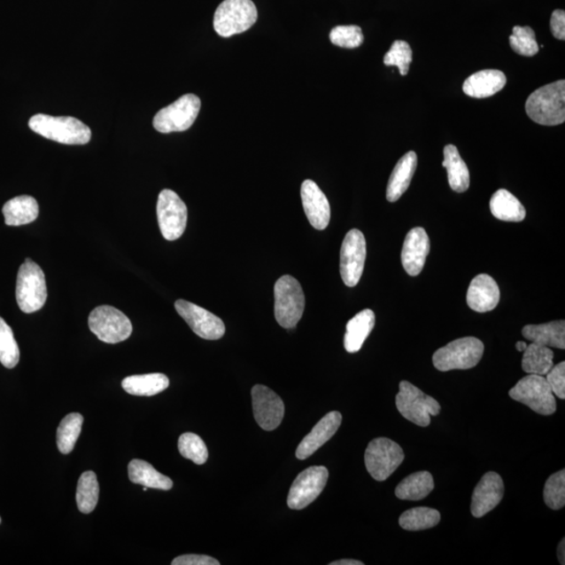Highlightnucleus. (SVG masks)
Segmentation results:
<instances>
[{"mask_svg":"<svg viewBox=\"0 0 565 565\" xmlns=\"http://www.w3.org/2000/svg\"><path fill=\"white\" fill-rule=\"evenodd\" d=\"M526 112L535 123L557 126L565 120V81L547 84L528 97Z\"/></svg>","mask_w":565,"mask_h":565,"instance_id":"obj_1","label":"nucleus"},{"mask_svg":"<svg viewBox=\"0 0 565 565\" xmlns=\"http://www.w3.org/2000/svg\"><path fill=\"white\" fill-rule=\"evenodd\" d=\"M28 126L37 135L66 145H85L91 138L89 127L72 117L39 113L28 120Z\"/></svg>","mask_w":565,"mask_h":565,"instance_id":"obj_2","label":"nucleus"},{"mask_svg":"<svg viewBox=\"0 0 565 565\" xmlns=\"http://www.w3.org/2000/svg\"><path fill=\"white\" fill-rule=\"evenodd\" d=\"M484 350L485 347L478 338H459L437 350L432 357V362L437 370L441 372L469 370L481 361Z\"/></svg>","mask_w":565,"mask_h":565,"instance_id":"obj_3","label":"nucleus"},{"mask_svg":"<svg viewBox=\"0 0 565 565\" xmlns=\"http://www.w3.org/2000/svg\"><path fill=\"white\" fill-rule=\"evenodd\" d=\"M305 310V294L299 282L282 275L275 285V316L279 325L292 329L301 321Z\"/></svg>","mask_w":565,"mask_h":565,"instance_id":"obj_4","label":"nucleus"},{"mask_svg":"<svg viewBox=\"0 0 565 565\" xmlns=\"http://www.w3.org/2000/svg\"><path fill=\"white\" fill-rule=\"evenodd\" d=\"M48 298L45 276L39 265L27 259L17 275L16 299L25 313H34L42 309Z\"/></svg>","mask_w":565,"mask_h":565,"instance_id":"obj_5","label":"nucleus"},{"mask_svg":"<svg viewBox=\"0 0 565 565\" xmlns=\"http://www.w3.org/2000/svg\"><path fill=\"white\" fill-rule=\"evenodd\" d=\"M257 19L252 0H224L215 12L214 28L219 36L228 38L250 30Z\"/></svg>","mask_w":565,"mask_h":565,"instance_id":"obj_6","label":"nucleus"},{"mask_svg":"<svg viewBox=\"0 0 565 565\" xmlns=\"http://www.w3.org/2000/svg\"><path fill=\"white\" fill-rule=\"evenodd\" d=\"M396 406L403 417L421 428H428L430 417L441 412L439 402L408 382L400 383Z\"/></svg>","mask_w":565,"mask_h":565,"instance_id":"obj_7","label":"nucleus"},{"mask_svg":"<svg viewBox=\"0 0 565 565\" xmlns=\"http://www.w3.org/2000/svg\"><path fill=\"white\" fill-rule=\"evenodd\" d=\"M509 396L543 416L556 412L554 393L546 377L540 375L528 374L510 390Z\"/></svg>","mask_w":565,"mask_h":565,"instance_id":"obj_8","label":"nucleus"},{"mask_svg":"<svg viewBox=\"0 0 565 565\" xmlns=\"http://www.w3.org/2000/svg\"><path fill=\"white\" fill-rule=\"evenodd\" d=\"M405 461V453L399 444L377 437L373 440L365 453V463L368 474L378 482H383L394 474L398 467Z\"/></svg>","mask_w":565,"mask_h":565,"instance_id":"obj_9","label":"nucleus"},{"mask_svg":"<svg viewBox=\"0 0 565 565\" xmlns=\"http://www.w3.org/2000/svg\"><path fill=\"white\" fill-rule=\"evenodd\" d=\"M200 108L201 101L197 96L184 95L155 115L154 128L160 134L186 131L197 119Z\"/></svg>","mask_w":565,"mask_h":565,"instance_id":"obj_10","label":"nucleus"},{"mask_svg":"<svg viewBox=\"0 0 565 565\" xmlns=\"http://www.w3.org/2000/svg\"><path fill=\"white\" fill-rule=\"evenodd\" d=\"M90 331L106 344H119L128 339L132 324L122 311L112 306H99L91 311L89 319Z\"/></svg>","mask_w":565,"mask_h":565,"instance_id":"obj_11","label":"nucleus"},{"mask_svg":"<svg viewBox=\"0 0 565 565\" xmlns=\"http://www.w3.org/2000/svg\"><path fill=\"white\" fill-rule=\"evenodd\" d=\"M158 221L161 235L166 240L180 239L186 230L188 209L174 191L163 190L158 200Z\"/></svg>","mask_w":565,"mask_h":565,"instance_id":"obj_12","label":"nucleus"},{"mask_svg":"<svg viewBox=\"0 0 565 565\" xmlns=\"http://www.w3.org/2000/svg\"><path fill=\"white\" fill-rule=\"evenodd\" d=\"M367 258V242L359 229H351L345 235L340 250V275L345 285L359 284Z\"/></svg>","mask_w":565,"mask_h":565,"instance_id":"obj_13","label":"nucleus"},{"mask_svg":"<svg viewBox=\"0 0 565 565\" xmlns=\"http://www.w3.org/2000/svg\"><path fill=\"white\" fill-rule=\"evenodd\" d=\"M329 472L324 466H313L304 470L294 480L287 504L292 510H302L320 497L328 482Z\"/></svg>","mask_w":565,"mask_h":565,"instance_id":"obj_14","label":"nucleus"},{"mask_svg":"<svg viewBox=\"0 0 565 565\" xmlns=\"http://www.w3.org/2000/svg\"><path fill=\"white\" fill-rule=\"evenodd\" d=\"M175 309L196 336L207 340L221 339L226 333V325L221 319L205 308L184 299H177Z\"/></svg>","mask_w":565,"mask_h":565,"instance_id":"obj_15","label":"nucleus"},{"mask_svg":"<svg viewBox=\"0 0 565 565\" xmlns=\"http://www.w3.org/2000/svg\"><path fill=\"white\" fill-rule=\"evenodd\" d=\"M253 416L264 430L278 429L285 414L284 402L267 386L257 384L252 390Z\"/></svg>","mask_w":565,"mask_h":565,"instance_id":"obj_16","label":"nucleus"},{"mask_svg":"<svg viewBox=\"0 0 565 565\" xmlns=\"http://www.w3.org/2000/svg\"><path fill=\"white\" fill-rule=\"evenodd\" d=\"M503 478L497 472L490 471L477 484L471 499V513L481 518L499 506L504 498Z\"/></svg>","mask_w":565,"mask_h":565,"instance_id":"obj_17","label":"nucleus"},{"mask_svg":"<svg viewBox=\"0 0 565 565\" xmlns=\"http://www.w3.org/2000/svg\"><path fill=\"white\" fill-rule=\"evenodd\" d=\"M430 244L428 233L422 228H414L406 235L402 247L401 262L406 272L416 276L422 272Z\"/></svg>","mask_w":565,"mask_h":565,"instance_id":"obj_18","label":"nucleus"},{"mask_svg":"<svg viewBox=\"0 0 565 565\" xmlns=\"http://www.w3.org/2000/svg\"><path fill=\"white\" fill-rule=\"evenodd\" d=\"M302 203L306 216L314 228L324 230L331 218L330 204L313 181H305L301 189Z\"/></svg>","mask_w":565,"mask_h":565,"instance_id":"obj_19","label":"nucleus"},{"mask_svg":"<svg viewBox=\"0 0 565 565\" xmlns=\"http://www.w3.org/2000/svg\"><path fill=\"white\" fill-rule=\"evenodd\" d=\"M342 421V414L338 412L327 414L299 443L296 453L297 458L298 460H306L319 451L324 444L337 434Z\"/></svg>","mask_w":565,"mask_h":565,"instance_id":"obj_20","label":"nucleus"},{"mask_svg":"<svg viewBox=\"0 0 565 565\" xmlns=\"http://www.w3.org/2000/svg\"><path fill=\"white\" fill-rule=\"evenodd\" d=\"M500 292L498 282L488 275H478L470 282L467 304L476 313H485L497 308Z\"/></svg>","mask_w":565,"mask_h":565,"instance_id":"obj_21","label":"nucleus"},{"mask_svg":"<svg viewBox=\"0 0 565 565\" xmlns=\"http://www.w3.org/2000/svg\"><path fill=\"white\" fill-rule=\"evenodd\" d=\"M507 78L498 69H485L467 79L463 84L465 95L476 99L492 97L505 88Z\"/></svg>","mask_w":565,"mask_h":565,"instance_id":"obj_22","label":"nucleus"},{"mask_svg":"<svg viewBox=\"0 0 565 565\" xmlns=\"http://www.w3.org/2000/svg\"><path fill=\"white\" fill-rule=\"evenodd\" d=\"M418 158L416 152L409 151L398 161L390 177L386 199L390 203H396L406 193L411 184L414 172H416Z\"/></svg>","mask_w":565,"mask_h":565,"instance_id":"obj_23","label":"nucleus"},{"mask_svg":"<svg viewBox=\"0 0 565 565\" xmlns=\"http://www.w3.org/2000/svg\"><path fill=\"white\" fill-rule=\"evenodd\" d=\"M522 337L534 344L549 348L565 349V321H556L541 325H527Z\"/></svg>","mask_w":565,"mask_h":565,"instance_id":"obj_24","label":"nucleus"},{"mask_svg":"<svg viewBox=\"0 0 565 565\" xmlns=\"http://www.w3.org/2000/svg\"><path fill=\"white\" fill-rule=\"evenodd\" d=\"M5 224L20 227L32 223L38 218L39 205L32 196H19L8 201L3 207Z\"/></svg>","mask_w":565,"mask_h":565,"instance_id":"obj_25","label":"nucleus"},{"mask_svg":"<svg viewBox=\"0 0 565 565\" xmlns=\"http://www.w3.org/2000/svg\"><path fill=\"white\" fill-rule=\"evenodd\" d=\"M443 166L447 170L449 186L453 191L464 193L470 186L468 166L459 153L457 147L447 145L444 148Z\"/></svg>","mask_w":565,"mask_h":565,"instance_id":"obj_26","label":"nucleus"},{"mask_svg":"<svg viewBox=\"0 0 565 565\" xmlns=\"http://www.w3.org/2000/svg\"><path fill=\"white\" fill-rule=\"evenodd\" d=\"M375 327V313L370 309L362 310L347 324L344 339V349L349 353L359 352Z\"/></svg>","mask_w":565,"mask_h":565,"instance_id":"obj_27","label":"nucleus"},{"mask_svg":"<svg viewBox=\"0 0 565 565\" xmlns=\"http://www.w3.org/2000/svg\"><path fill=\"white\" fill-rule=\"evenodd\" d=\"M490 210L495 218L507 222H521L527 214L521 201L505 189L493 194L490 200Z\"/></svg>","mask_w":565,"mask_h":565,"instance_id":"obj_28","label":"nucleus"},{"mask_svg":"<svg viewBox=\"0 0 565 565\" xmlns=\"http://www.w3.org/2000/svg\"><path fill=\"white\" fill-rule=\"evenodd\" d=\"M129 480L137 485L165 490L173 488L170 477L159 474L151 464L143 460H132L128 466Z\"/></svg>","mask_w":565,"mask_h":565,"instance_id":"obj_29","label":"nucleus"},{"mask_svg":"<svg viewBox=\"0 0 565 565\" xmlns=\"http://www.w3.org/2000/svg\"><path fill=\"white\" fill-rule=\"evenodd\" d=\"M169 378L164 374L153 373L134 375L123 380L122 386L127 393L134 396H154L168 389Z\"/></svg>","mask_w":565,"mask_h":565,"instance_id":"obj_30","label":"nucleus"},{"mask_svg":"<svg viewBox=\"0 0 565 565\" xmlns=\"http://www.w3.org/2000/svg\"><path fill=\"white\" fill-rule=\"evenodd\" d=\"M434 477L428 471H419L408 476L395 490L398 499L403 500H421L434 490Z\"/></svg>","mask_w":565,"mask_h":565,"instance_id":"obj_31","label":"nucleus"},{"mask_svg":"<svg viewBox=\"0 0 565 565\" xmlns=\"http://www.w3.org/2000/svg\"><path fill=\"white\" fill-rule=\"evenodd\" d=\"M523 352L522 367L527 374L546 376L554 367V352L546 345L532 343Z\"/></svg>","mask_w":565,"mask_h":565,"instance_id":"obj_32","label":"nucleus"},{"mask_svg":"<svg viewBox=\"0 0 565 565\" xmlns=\"http://www.w3.org/2000/svg\"><path fill=\"white\" fill-rule=\"evenodd\" d=\"M83 421L82 414L78 413L69 414L62 419L57 430V445L61 453L67 454L74 451L82 430Z\"/></svg>","mask_w":565,"mask_h":565,"instance_id":"obj_33","label":"nucleus"},{"mask_svg":"<svg viewBox=\"0 0 565 565\" xmlns=\"http://www.w3.org/2000/svg\"><path fill=\"white\" fill-rule=\"evenodd\" d=\"M99 483L94 471H86L80 476L77 487V505L78 509L89 515L96 509L97 500H99Z\"/></svg>","mask_w":565,"mask_h":565,"instance_id":"obj_34","label":"nucleus"},{"mask_svg":"<svg viewBox=\"0 0 565 565\" xmlns=\"http://www.w3.org/2000/svg\"><path fill=\"white\" fill-rule=\"evenodd\" d=\"M441 521L439 511L426 507L407 510L400 516L399 524L406 531H422L437 526Z\"/></svg>","mask_w":565,"mask_h":565,"instance_id":"obj_35","label":"nucleus"},{"mask_svg":"<svg viewBox=\"0 0 565 565\" xmlns=\"http://www.w3.org/2000/svg\"><path fill=\"white\" fill-rule=\"evenodd\" d=\"M20 352L11 327L0 317V362L7 368L19 365Z\"/></svg>","mask_w":565,"mask_h":565,"instance_id":"obj_36","label":"nucleus"},{"mask_svg":"<svg viewBox=\"0 0 565 565\" xmlns=\"http://www.w3.org/2000/svg\"><path fill=\"white\" fill-rule=\"evenodd\" d=\"M178 451L183 458L192 461L195 464L203 465L209 458V452L205 443L197 435L186 432L178 440Z\"/></svg>","mask_w":565,"mask_h":565,"instance_id":"obj_37","label":"nucleus"},{"mask_svg":"<svg viewBox=\"0 0 565 565\" xmlns=\"http://www.w3.org/2000/svg\"><path fill=\"white\" fill-rule=\"evenodd\" d=\"M510 45L515 53L524 57H533L539 51L536 35L530 27H515L510 36Z\"/></svg>","mask_w":565,"mask_h":565,"instance_id":"obj_38","label":"nucleus"},{"mask_svg":"<svg viewBox=\"0 0 565 565\" xmlns=\"http://www.w3.org/2000/svg\"><path fill=\"white\" fill-rule=\"evenodd\" d=\"M545 503L553 510L565 506V471L562 469L547 478L544 490Z\"/></svg>","mask_w":565,"mask_h":565,"instance_id":"obj_39","label":"nucleus"},{"mask_svg":"<svg viewBox=\"0 0 565 565\" xmlns=\"http://www.w3.org/2000/svg\"><path fill=\"white\" fill-rule=\"evenodd\" d=\"M383 61L386 66H397L399 68L401 76H406L409 66L413 61L411 46L403 40H397L385 54Z\"/></svg>","mask_w":565,"mask_h":565,"instance_id":"obj_40","label":"nucleus"},{"mask_svg":"<svg viewBox=\"0 0 565 565\" xmlns=\"http://www.w3.org/2000/svg\"><path fill=\"white\" fill-rule=\"evenodd\" d=\"M361 28L357 26H339L332 28L330 40L333 44L344 49L359 48L363 43Z\"/></svg>","mask_w":565,"mask_h":565,"instance_id":"obj_41","label":"nucleus"},{"mask_svg":"<svg viewBox=\"0 0 565 565\" xmlns=\"http://www.w3.org/2000/svg\"><path fill=\"white\" fill-rule=\"evenodd\" d=\"M547 383L551 386L553 393L561 399H565V362L558 363L546 375Z\"/></svg>","mask_w":565,"mask_h":565,"instance_id":"obj_42","label":"nucleus"},{"mask_svg":"<svg viewBox=\"0 0 565 565\" xmlns=\"http://www.w3.org/2000/svg\"><path fill=\"white\" fill-rule=\"evenodd\" d=\"M173 565H219L217 559L205 555H182L172 561Z\"/></svg>","mask_w":565,"mask_h":565,"instance_id":"obj_43","label":"nucleus"},{"mask_svg":"<svg viewBox=\"0 0 565 565\" xmlns=\"http://www.w3.org/2000/svg\"><path fill=\"white\" fill-rule=\"evenodd\" d=\"M551 31L554 37L559 40H565V12L556 10L553 12L551 17Z\"/></svg>","mask_w":565,"mask_h":565,"instance_id":"obj_44","label":"nucleus"},{"mask_svg":"<svg viewBox=\"0 0 565 565\" xmlns=\"http://www.w3.org/2000/svg\"><path fill=\"white\" fill-rule=\"evenodd\" d=\"M330 565H363V562L352 561V559H344V561L331 562Z\"/></svg>","mask_w":565,"mask_h":565,"instance_id":"obj_45","label":"nucleus"},{"mask_svg":"<svg viewBox=\"0 0 565 565\" xmlns=\"http://www.w3.org/2000/svg\"><path fill=\"white\" fill-rule=\"evenodd\" d=\"M564 539H562L561 543L559 544L558 546V559H559V562H561V564H564V561H565V554H564Z\"/></svg>","mask_w":565,"mask_h":565,"instance_id":"obj_46","label":"nucleus"},{"mask_svg":"<svg viewBox=\"0 0 565 565\" xmlns=\"http://www.w3.org/2000/svg\"><path fill=\"white\" fill-rule=\"evenodd\" d=\"M528 347V344L524 343V342H518L516 344V350L518 352H523L524 350H526Z\"/></svg>","mask_w":565,"mask_h":565,"instance_id":"obj_47","label":"nucleus"},{"mask_svg":"<svg viewBox=\"0 0 565 565\" xmlns=\"http://www.w3.org/2000/svg\"><path fill=\"white\" fill-rule=\"evenodd\" d=\"M0 522H2V518H0Z\"/></svg>","mask_w":565,"mask_h":565,"instance_id":"obj_48","label":"nucleus"}]
</instances>
